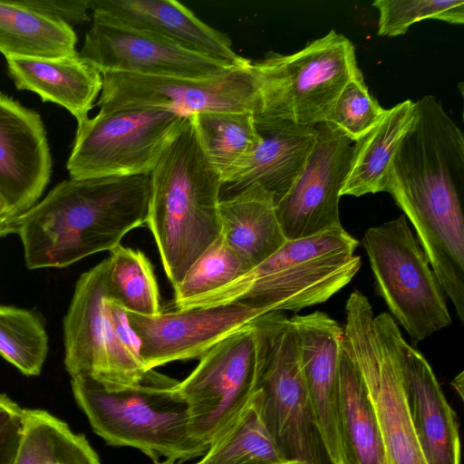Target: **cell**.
Masks as SVG:
<instances>
[{
	"label": "cell",
	"mask_w": 464,
	"mask_h": 464,
	"mask_svg": "<svg viewBox=\"0 0 464 464\" xmlns=\"http://www.w3.org/2000/svg\"><path fill=\"white\" fill-rule=\"evenodd\" d=\"M414 117L415 102L405 100L387 109L382 119L355 141L341 196L386 191L392 161Z\"/></svg>",
	"instance_id": "603a6c76"
},
{
	"label": "cell",
	"mask_w": 464,
	"mask_h": 464,
	"mask_svg": "<svg viewBox=\"0 0 464 464\" xmlns=\"http://www.w3.org/2000/svg\"><path fill=\"white\" fill-rule=\"evenodd\" d=\"M264 314L240 302L177 309L156 316L126 311L147 370L176 361L201 358L217 343Z\"/></svg>",
	"instance_id": "9a60e30c"
},
{
	"label": "cell",
	"mask_w": 464,
	"mask_h": 464,
	"mask_svg": "<svg viewBox=\"0 0 464 464\" xmlns=\"http://www.w3.org/2000/svg\"><path fill=\"white\" fill-rule=\"evenodd\" d=\"M263 73L258 112L303 126L324 122L345 84L362 75L353 43L331 30L291 54L259 60Z\"/></svg>",
	"instance_id": "8992f818"
},
{
	"label": "cell",
	"mask_w": 464,
	"mask_h": 464,
	"mask_svg": "<svg viewBox=\"0 0 464 464\" xmlns=\"http://www.w3.org/2000/svg\"><path fill=\"white\" fill-rule=\"evenodd\" d=\"M100 10L133 27L150 32L184 48L234 66L250 60L238 55L228 36L202 22L174 0H89Z\"/></svg>",
	"instance_id": "ffe728a7"
},
{
	"label": "cell",
	"mask_w": 464,
	"mask_h": 464,
	"mask_svg": "<svg viewBox=\"0 0 464 464\" xmlns=\"http://www.w3.org/2000/svg\"><path fill=\"white\" fill-rule=\"evenodd\" d=\"M19 217L0 196V237L17 234Z\"/></svg>",
	"instance_id": "d590c367"
},
{
	"label": "cell",
	"mask_w": 464,
	"mask_h": 464,
	"mask_svg": "<svg viewBox=\"0 0 464 464\" xmlns=\"http://www.w3.org/2000/svg\"><path fill=\"white\" fill-rule=\"evenodd\" d=\"M154 464H179V462L177 463V461L171 459H164L163 461L155 460Z\"/></svg>",
	"instance_id": "f35d334b"
},
{
	"label": "cell",
	"mask_w": 464,
	"mask_h": 464,
	"mask_svg": "<svg viewBox=\"0 0 464 464\" xmlns=\"http://www.w3.org/2000/svg\"><path fill=\"white\" fill-rule=\"evenodd\" d=\"M107 258L78 279L63 320L64 365L109 389L138 383L147 373L140 355L119 335L111 309Z\"/></svg>",
	"instance_id": "30bf717a"
},
{
	"label": "cell",
	"mask_w": 464,
	"mask_h": 464,
	"mask_svg": "<svg viewBox=\"0 0 464 464\" xmlns=\"http://www.w3.org/2000/svg\"><path fill=\"white\" fill-rule=\"evenodd\" d=\"M376 289L414 343L452 320L445 293L402 214L363 235Z\"/></svg>",
	"instance_id": "52a82bcc"
},
{
	"label": "cell",
	"mask_w": 464,
	"mask_h": 464,
	"mask_svg": "<svg viewBox=\"0 0 464 464\" xmlns=\"http://www.w3.org/2000/svg\"><path fill=\"white\" fill-rule=\"evenodd\" d=\"M79 54L102 74L200 79L220 76L237 67L133 27L100 10L92 11V25Z\"/></svg>",
	"instance_id": "4fadbf2b"
},
{
	"label": "cell",
	"mask_w": 464,
	"mask_h": 464,
	"mask_svg": "<svg viewBox=\"0 0 464 464\" xmlns=\"http://www.w3.org/2000/svg\"><path fill=\"white\" fill-rule=\"evenodd\" d=\"M386 111L371 95L362 74L345 84L324 122L355 142L382 119Z\"/></svg>",
	"instance_id": "d6a6232c"
},
{
	"label": "cell",
	"mask_w": 464,
	"mask_h": 464,
	"mask_svg": "<svg viewBox=\"0 0 464 464\" xmlns=\"http://www.w3.org/2000/svg\"><path fill=\"white\" fill-rule=\"evenodd\" d=\"M278 464H310V463L300 461V460H285Z\"/></svg>",
	"instance_id": "74e56055"
},
{
	"label": "cell",
	"mask_w": 464,
	"mask_h": 464,
	"mask_svg": "<svg viewBox=\"0 0 464 464\" xmlns=\"http://www.w3.org/2000/svg\"><path fill=\"white\" fill-rule=\"evenodd\" d=\"M254 121L260 143L246 167L222 183L221 196L228 198L256 185L269 192L276 204L304 169L315 144L316 126L298 125L261 113H254Z\"/></svg>",
	"instance_id": "d6986e66"
},
{
	"label": "cell",
	"mask_w": 464,
	"mask_h": 464,
	"mask_svg": "<svg viewBox=\"0 0 464 464\" xmlns=\"http://www.w3.org/2000/svg\"><path fill=\"white\" fill-rule=\"evenodd\" d=\"M48 353L42 320L32 311L0 305V355L27 376L38 375Z\"/></svg>",
	"instance_id": "f546056e"
},
{
	"label": "cell",
	"mask_w": 464,
	"mask_h": 464,
	"mask_svg": "<svg viewBox=\"0 0 464 464\" xmlns=\"http://www.w3.org/2000/svg\"><path fill=\"white\" fill-rule=\"evenodd\" d=\"M69 25L19 1H0V52L5 58H54L76 53Z\"/></svg>",
	"instance_id": "d4e9b609"
},
{
	"label": "cell",
	"mask_w": 464,
	"mask_h": 464,
	"mask_svg": "<svg viewBox=\"0 0 464 464\" xmlns=\"http://www.w3.org/2000/svg\"><path fill=\"white\" fill-rule=\"evenodd\" d=\"M97 105L102 113L118 110H161L189 117L199 112L252 111L262 106L263 73L259 60L249 61L210 78L102 73Z\"/></svg>",
	"instance_id": "9c48e42d"
},
{
	"label": "cell",
	"mask_w": 464,
	"mask_h": 464,
	"mask_svg": "<svg viewBox=\"0 0 464 464\" xmlns=\"http://www.w3.org/2000/svg\"><path fill=\"white\" fill-rule=\"evenodd\" d=\"M24 409L0 394V464H15L24 431Z\"/></svg>",
	"instance_id": "836d02e7"
},
{
	"label": "cell",
	"mask_w": 464,
	"mask_h": 464,
	"mask_svg": "<svg viewBox=\"0 0 464 464\" xmlns=\"http://www.w3.org/2000/svg\"><path fill=\"white\" fill-rule=\"evenodd\" d=\"M253 267L255 265L220 235L173 287L175 307L230 284Z\"/></svg>",
	"instance_id": "4dcf8cb0"
},
{
	"label": "cell",
	"mask_w": 464,
	"mask_h": 464,
	"mask_svg": "<svg viewBox=\"0 0 464 464\" xmlns=\"http://www.w3.org/2000/svg\"><path fill=\"white\" fill-rule=\"evenodd\" d=\"M452 385L457 390V392H459L460 397L462 398V392H463V372H460L457 378L452 382Z\"/></svg>",
	"instance_id": "8d00e7d4"
},
{
	"label": "cell",
	"mask_w": 464,
	"mask_h": 464,
	"mask_svg": "<svg viewBox=\"0 0 464 464\" xmlns=\"http://www.w3.org/2000/svg\"><path fill=\"white\" fill-rule=\"evenodd\" d=\"M343 345L372 401L387 464H427L409 413L396 358L373 324L367 297L352 292L345 305Z\"/></svg>",
	"instance_id": "8fae6325"
},
{
	"label": "cell",
	"mask_w": 464,
	"mask_h": 464,
	"mask_svg": "<svg viewBox=\"0 0 464 464\" xmlns=\"http://www.w3.org/2000/svg\"><path fill=\"white\" fill-rule=\"evenodd\" d=\"M285 461L254 401L194 464H278Z\"/></svg>",
	"instance_id": "f1b7e54d"
},
{
	"label": "cell",
	"mask_w": 464,
	"mask_h": 464,
	"mask_svg": "<svg viewBox=\"0 0 464 464\" xmlns=\"http://www.w3.org/2000/svg\"><path fill=\"white\" fill-rule=\"evenodd\" d=\"M372 5L379 12L381 36L402 35L411 25L426 19L464 23L463 0H375Z\"/></svg>",
	"instance_id": "1f68e13d"
},
{
	"label": "cell",
	"mask_w": 464,
	"mask_h": 464,
	"mask_svg": "<svg viewBox=\"0 0 464 464\" xmlns=\"http://www.w3.org/2000/svg\"><path fill=\"white\" fill-rule=\"evenodd\" d=\"M148 225L175 287L220 236L221 177L187 122L150 173Z\"/></svg>",
	"instance_id": "7a4b0ae2"
},
{
	"label": "cell",
	"mask_w": 464,
	"mask_h": 464,
	"mask_svg": "<svg viewBox=\"0 0 464 464\" xmlns=\"http://www.w3.org/2000/svg\"><path fill=\"white\" fill-rule=\"evenodd\" d=\"M373 324L396 358L409 413L427 464H459L456 416L430 365L404 340L389 314L374 316Z\"/></svg>",
	"instance_id": "2e32d148"
},
{
	"label": "cell",
	"mask_w": 464,
	"mask_h": 464,
	"mask_svg": "<svg viewBox=\"0 0 464 464\" xmlns=\"http://www.w3.org/2000/svg\"><path fill=\"white\" fill-rule=\"evenodd\" d=\"M314 418L332 464H343L339 431L340 360L343 327L315 311L290 318Z\"/></svg>",
	"instance_id": "ac0fdd59"
},
{
	"label": "cell",
	"mask_w": 464,
	"mask_h": 464,
	"mask_svg": "<svg viewBox=\"0 0 464 464\" xmlns=\"http://www.w3.org/2000/svg\"><path fill=\"white\" fill-rule=\"evenodd\" d=\"M339 431L343 464H387L367 388L344 345L340 360Z\"/></svg>",
	"instance_id": "cb8c5ba5"
},
{
	"label": "cell",
	"mask_w": 464,
	"mask_h": 464,
	"mask_svg": "<svg viewBox=\"0 0 464 464\" xmlns=\"http://www.w3.org/2000/svg\"><path fill=\"white\" fill-rule=\"evenodd\" d=\"M256 349L254 401L285 460L332 464L323 442L303 374L298 342L281 311L251 322Z\"/></svg>",
	"instance_id": "5b68a950"
},
{
	"label": "cell",
	"mask_w": 464,
	"mask_h": 464,
	"mask_svg": "<svg viewBox=\"0 0 464 464\" xmlns=\"http://www.w3.org/2000/svg\"><path fill=\"white\" fill-rule=\"evenodd\" d=\"M188 119L161 110L99 112L77 127L70 178L150 174Z\"/></svg>",
	"instance_id": "ba28073f"
},
{
	"label": "cell",
	"mask_w": 464,
	"mask_h": 464,
	"mask_svg": "<svg viewBox=\"0 0 464 464\" xmlns=\"http://www.w3.org/2000/svg\"><path fill=\"white\" fill-rule=\"evenodd\" d=\"M256 388L251 323L199 358L176 389L187 403L193 438L207 450L250 404Z\"/></svg>",
	"instance_id": "7c38bea8"
},
{
	"label": "cell",
	"mask_w": 464,
	"mask_h": 464,
	"mask_svg": "<svg viewBox=\"0 0 464 464\" xmlns=\"http://www.w3.org/2000/svg\"><path fill=\"white\" fill-rule=\"evenodd\" d=\"M358 241L343 226L286 240L273 255L230 284L177 309L244 303L264 313L297 312L326 302L361 267Z\"/></svg>",
	"instance_id": "3957f363"
},
{
	"label": "cell",
	"mask_w": 464,
	"mask_h": 464,
	"mask_svg": "<svg viewBox=\"0 0 464 464\" xmlns=\"http://www.w3.org/2000/svg\"><path fill=\"white\" fill-rule=\"evenodd\" d=\"M19 2L49 18L72 28L91 20L89 0H19Z\"/></svg>",
	"instance_id": "e575fe53"
},
{
	"label": "cell",
	"mask_w": 464,
	"mask_h": 464,
	"mask_svg": "<svg viewBox=\"0 0 464 464\" xmlns=\"http://www.w3.org/2000/svg\"><path fill=\"white\" fill-rule=\"evenodd\" d=\"M107 260L109 290L116 302L143 316L162 313L153 267L142 251L120 244L110 251Z\"/></svg>",
	"instance_id": "83f0119b"
},
{
	"label": "cell",
	"mask_w": 464,
	"mask_h": 464,
	"mask_svg": "<svg viewBox=\"0 0 464 464\" xmlns=\"http://www.w3.org/2000/svg\"><path fill=\"white\" fill-rule=\"evenodd\" d=\"M218 212L220 235L255 266L286 241L276 214L274 198L259 186L222 198Z\"/></svg>",
	"instance_id": "7402d4cb"
},
{
	"label": "cell",
	"mask_w": 464,
	"mask_h": 464,
	"mask_svg": "<svg viewBox=\"0 0 464 464\" xmlns=\"http://www.w3.org/2000/svg\"><path fill=\"white\" fill-rule=\"evenodd\" d=\"M7 69L18 90L38 94L59 104L78 125L85 121L102 89V75L79 53L54 58H6Z\"/></svg>",
	"instance_id": "44dd1931"
},
{
	"label": "cell",
	"mask_w": 464,
	"mask_h": 464,
	"mask_svg": "<svg viewBox=\"0 0 464 464\" xmlns=\"http://www.w3.org/2000/svg\"><path fill=\"white\" fill-rule=\"evenodd\" d=\"M150 193V174L62 181L18 218L26 266L66 267L112 250L146 224Z\"/></svg>",
	"instance_id": "6da1fadb"
},
{
	"label": "cell",
	"mask_w": 464,
	"mask_h": 464,
	"mask_svg": "<svg viewBox=\"0 0 464 464\" xmlns=\"http://www.w3.org/2000/svg\"><path fill=\"white\" fill-rule=\"evenodd\" d=\"M24 431L15 464H100L82 434L42 410L24 409Z\"/></svg>",
	"instance_id": "4316f807"
},
{
	"label": "cell",
	"mask_w": 464,
	"mask_h": 464,
	"mask_svg": "<svg viewBox=\"0 0 464 464\" xmlns=\"http://www.w3.org/2000/svg\"><path fill=\"white\" fill-rule=\"evenodd\" d=\"M317 136L295 182L276 204L286 240L311 237L341 227L339 201L353 157L352 141L328 122Z\"/></svg>",
	"instance_id": "5bb4252c"
},
{
	"label": "cell",
	"mask_w": 464,
	"mask_h": 464,
	"mask_svg": "<svg viewBox=\"0 0 464 464\" xmlns=\"http://www.w3.org/2000/svg\"><path fill=\"white\" fill-rule=\"evenodd\" d=\"M71 378L78 405L107 444L135 448L154 461L164 457L181 462L207 452L191 434L178 381L154 369L138 383L120 389L106 388L87 375Z\"/></svg>",
	"instance_id": "277c9868"
},
{
	"label": "cell",
	"mask_w": 464,
	"mask_h": 464,
	"mask_svg": "<svg viewBox=\"0 0 464 464\" xmlns=\"http://www.w3.org/2000/svg\"><path fill=\"white\" fill-rule=\"evenodd\" d=\"M188 119L222 183L246 167L261 140L252 111L199 112Z\"/></svg>",
	"instance_id": "484cf974"
},
{
	"label": "cell",
	"mask_w": 464,
	"mask_h": 464,
	"mask_svg": "<svg viewBox=\"0 0 464 464\" xmlns=\"http://www.w3.org/2000/svg\"><path fill=\"white\" fill-rule=\"evenodd\" d=\"M51 173L41 116L0 92V196L22 215L39 201Z\"/></svg>",
	"instance_id": "e0dca14e"
}]
</instances>
